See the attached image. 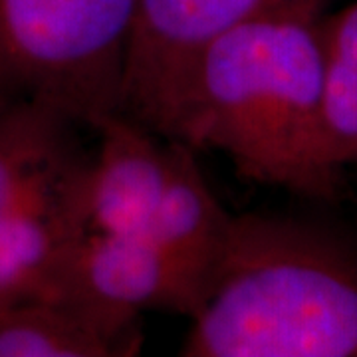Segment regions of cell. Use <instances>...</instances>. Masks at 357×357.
<instances>
[{"instance_id":"1","label":"cell","mask_w":357,"mask_h":357,"mask_svg":"<svg viewBox=\"0 0 357 357\" xmlns=\"http://www.w3.org/2000/svg\"><path fill=\"white\" fill-rule=\"evenodd\" d=\"M321 16L270 14L218 36L197 66L178 141L217 149L246 181L340 203L347 185L324 128Z\"/></svg>"},{"instance_id":"2","label":"cell","mask_w":357,"mask_h":357,"mask_svg":"<svg viewBox=\"0 0 357 357\" xmlns=\"http://www.w3.org/2000/svg\"><path fill=\"white\" fill-rule=\"evenodd\" d=\"M185 357H357V243L321 222L234 215Z\"/></svg>"},{"instance_id":"3","label":"cell","mask_w":357,"mask_h":357,"mask_svg":"<svg viewBox=\"0 0 357 357\" xmlns=\"http://www.w3.org/2000/svg\"><path fill=\"white\" fill-rule=\"evenodd\" d=\"M72 115L0 93V298L46 294L86 234V149Z\"/></svg>"},{"instance_id":"4","label":"cell","mask_w":357,"mask_h":357,"mask_svg":"<svg viewBox=\"0 0 357 357\" xmlns=\"http://www.w3.org/2000/svg\"><path fill=\"white\" fill-rule=\"evenodd\" d=\"M137 0H0V93L84 128L119 107Z\"/></svg>"},{"instance_id":"5","label":"cell","mask_w":357,"mask_h":357,"mask_svg":"<svg viewBox=\"0 0 357 357\" xmlns=\"http://www.w3.org/2000/svg\"><path fill=\"white\" fill-rule=\"evenodd\" d=\"M330 0H137L119 107L165 139H181L195 72L225 32L270 14L321 16Z\"/></svg>"},{"instance_id":"6","label":"cell","mask_w":357,"mask_h":357,"mask_svg":"<svg viewBox=\"0 0 357 357\" xmlns=\"http://www.w3.org/2000/svg\"><path fill=\"white\" fill-rule=\"evenodd\" d=\"M46 294L121 321H139L149 310L191 318L197 310L191 284L147 232L82 234L62 256Z\"/></svg>"},{"instance_id":"7","label":"cell","mask_w":357,"mask_h":357,"mask_svg":"<svg viewBox=\"0 0 357 357\" xmlns=\"http://www.w3.org/2000/svg\"><path fill=\"white\" fill-rule=\"evenodd\" d=\"M98 147L86 177L88 232H147L167 178V143L121 112L93 123Z\"/></svg>"},{"instance_id":"8","label":"cell","mask_w":357,"mask_h":357,"mask_svg":"<svg viewBox=\"0 0 357 357\" xmlns=\"http://www.w3.org/2000/svg\"><path fill=\"white\" fill-rule=\"evenodd\" d=\"M232 218L206 183L197 149L169 139L165 187L147 234L191 284L197 307L227 250Z\"/></svg>"},{"instance_id":"9","label":"cell","mask_w":357,"mask_h":357,"mask_svg":"<svg viewBox=\"0 0 357 357\" xmlns=\"http://www.w3.org/2000/svg\"><path fill=\"white\" fill-rule=\"evenodd\" d=\"M139 321L105 318L60 294L0 298V357H129Z\"/></svg>"},{"instance_id":"10","label":"cell","mask_w":357,"mask_h":357,"mask_svg":"<svg viewBox=\"0 0 357 357\" xmlns=\"http://www.w3.org/2000/svg\"><path fill=\"white\" fill-rule=\"evenodd\" d=\"M324 128L332 159L357 167V0L319 20Z\"/></svg>"}]
</instances>
